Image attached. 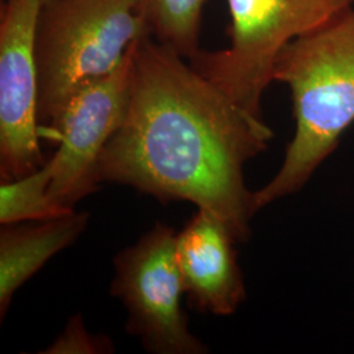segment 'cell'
Returning <instances> with one entry per match:
<instances>
[{
    "label": "cell",
    "mask_w": 354,
    "mask_h": 354,
    "mask_svg": "<svg viewBox=\"0 0 354 354\" xmlns=\"http://www.w3.org/2000/svg\"><path fill=\"white\" fill-rule=\"evenodd\" d=\"M272 137L266 122L243 112L188 59L147 36L134 48L127 117L96 177L159 203H194L245 243L254 212L243 171Z\"/></svg>",
    "instance_id": "1"
},
{
    "label": "cell",
    "mask_w": 354,
    "mask_h": 354,
    "mask_svg": "<svg viewBox=\"0 0 354 354\" xmlns=\"http://www.w3.org/2000/svg\"><path fill=\"white\" fill-rule=\"evenodd\" d=\"M274 80L290 89L295 133L276 176L253 192L254 214L302 189L354 122L353 7L286 44Z\"/></svg>",
    "instance_id": "2"
},
{
    "label": "cell",
    "mask_w": 354,
    "mask_h": 354,
    "mask_svg": "<svg viewBox=\"0 0 354 354\" xmlns=\"http://www.w3.org/2000/svg\"><path fill=\"white\" fill-rule=\"evenodd\" d=\"M147 36L143 0L41 3L35 35L39 133L58 118L76 89L112 73Z\"/></svg>",
    "instance_id": "3"
},
{
    "label": "cell",
    "mask_w": 354,
    "mask_h": 354,
    "mask_svg": "<svg viewBox=\"0 0 354 354\" xmlns=\"http://www.w3.org/2000/svg\"><path fill=\"white\" fill-rule=\"evenodd\" d=\"M354 0H227L230 45L222 50L197 51L190 66L209 79L243 112L264 122L261 97L273 82L282 48Z\"/></svg>",
    "instance_id": "4"
},
{
    "label": "cell",
    "mask_w": 354,
    "mask_h": 354,
    "mask_svg": "<svg viewBox=\"0 0 354 354\" xmlns=\"http://www.w3.org/2000/svg\"><path fill=\"white\" fill-rule=\"evenodd\" d=\"M176 231L158 222L114 257L111 295L127 308V333L151 354H205L181 307L184 285L177 266Z\"/></svg>",
    "instance_id": "5"
},
{
    "label": "cell",
    "mask_w": 354,
    "mask_h": 354,
    "mask_svg": "<svg viewBox=\"0 0 354 354\" xmlns=\"http://www.w3.org/2000/svg\"><path fill=\"white\" fill-rule=\"evenodd\" d=\"M136 45L112 73L76 89L58 118L41 130L58 146L48 160L49 194L64 207L74 209L76 203L99 190L100 156L127 117Z\"/></svg>",
    "instance_id": "6"
},
{
    "label": "cell",
    "mask_w": 354,
    "mask_h": 354,
    "mask_svg": "<svg viewBox=\"0 0 354 354\" xmlns=\"http://www.w3.org/2000/svg\"><path fill=\"white\" fill-rule=\"evenodd\" d=\"M41 0H3L0 12V176L12 181L45 165L39 147L35 35Z\"/></svg>",
    "instance_id": "7"
},
{
    "label": "cell",
    "mask_w": 354,
    "mask_h": 354,
    "mask_svg": "<svg viewBox=\"0 0 354 354\" xmlns=\"http://www.w3.org/2000/svg\"><path fill=\"white\" fill-rule=\"evenodd\" d=\"M238 243L227 225L205 209H198L177 234V266L188 304L196 311L228 317L245 301Z\"/></svg>",
    "instance_id": "8"
},
{
    "label": "cell",
    "mask_w": 354,
    "mask_h": 354,
    "mask_svg": "<svg viewBox=\"0 0 354 354\" xmlns=\"http://www.w3.org/2000/svg\"><path fill=\"white\" fill-rule=\"evenodd\" d=\"M89 216L88 212L74 210L45 221L1 225L0 320L7 315L13 294L84 232Z\"/></svg>",
    "instance_id": "9"
},
{
    "label": "cell",
    "mask_w": 354,
    "mask_h": 354,
    "mask_svg": "<svg viewBox=\"0 0 354 354\" xmlns=\"http://www.w3.org/2000/svg\"><path fill=\"white\" fill-rule=\"evenodd\" d=\"M206 0H143L150 35L185 59L200 50Z\"/></svg>",
    "instance_id": "10"
},
{
    "label": "cell",
    "mask_w": 354,
    "mask_h": 354,
    "mask_svg": "<svg viewBox=\"0 0 354 354\" xmlns=\"http://www.w3.org/2000/svg\"><path fill=\"white\" fill-rule=\"evenodd\" d=\"M51 174L48 160L33 174L0 185V223L45 221L68 214L75 209L64 207L49 194Z\"/></svg>",
    "instance_id": "11"
},
{
    "label": "cell",
    "mask_w": 354,
    "mask_h": 354,
    "mask_svg": "<svg viewBox=\"0 0 354 354\" xmlns=\"http://www.w3.org/2000/svg\"><path fill=\"white\" fill-rule=\"evenodd\" d=\"M114 345L108 336L89 333L82 314L70 317L64 332L39 353L45 354H109Z\"/></svg>",
    "instance_id": "12"
},
{
    "label": "cell",
    "mask_w": 354,
    "mask_h": 354,
    "mask_svg": "<svg viewBox=\"0 0 354 354\" xmlns=\"http://www.w3.org/2000/svg\"><path fill=\"white\" fill-rule=\"evenodd\" d=\"M44 1H45V0H41V3H44Z\"/></svg>",
    "instance_id": "13"
}]
</instances>
